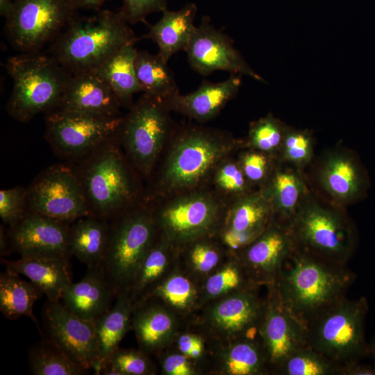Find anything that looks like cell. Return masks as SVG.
I'll return each instance as SVG.
<instances>
[{
  "label": "cell",
  "mask_w": 375,
  "mask_h": 375,
  "mask_svg": "<svg viewBox=\"0 0 375 375\" xmlns=\"http://www.w3.org/2000/svg\"><path fill=\"white\" fill-rule=\"evenodd\" d=\"M178 248L160 231L145 256L129 288L133 301L142 299L147 294L177 265Z\"/></svg>",
  "instance_id": "33"
},
{
  "label": "cell",
  "mask_w": 375,
  "mask_h": 375,
  "mask_svg": "<svg viewBox=\"0 0 375 375\" xmlns=\"http://www.w3.org/2000/svg\"><path fill=\"white\" fill-rule=\"evenodd\" d=\"M252 285L255 284L250 281L235 254L231 252L226 261L201 282V307L212 300Z\"/></svg>",
  "instance_id": "38"
},
{
  "label": "cell",
  "mask_w": 375,
  "mask_h": 375,
  "mask_svg": "<svg viewBox=\"0 0 375 375\" xmlns=\"http://www.w3.org/2000/svg\"><path fill=\"white\" fill-rule=\"evenodd\" d=\"M43 321L45 340L75 364L94 370L98 360L94 321L76 315L60 301L49 300L44 305Z\"/></svg>",
  "instance_id": "16"
},
{
  "label": "cell",
  "mask_w": 375,
  "mask_h": 375,
  "mask_svg": "<svg viewBox=\"0 0 375 375\" xmlns=\"http://www.w3.org/2000/svg\"><path fill=\"white\" fill-rule=\"evenodd\" d=\"M41 294L33 283L23 280L19 274L8 269L1 274L0 311L6 318H33L34 303Z\"/></svg>",
  "instance_id": "37"
},
{
  "label": "cell",
  "mask_w": 375,
  "mask_h": 375,
  "mask_svg": "<svg viewBox=\"0 0 375 375\" xmlns=\"http://www.w3.org/2000/svg\"><path fill=\"white\" fill-rule=\"evenodd\" d=\"M123 117L52 110L46 113L45 138L58 156L78 162L118 135Z\"/></svg>",
  "instance_id": "13"
},
{
  "label": "cell",
  "mask_w": 375,
  "mask_h": 375,
  "mask_svg": "<svg viewBox=\"0 0 375 375\" xmlns=\"http://www.w3.org/2000/svg\"><path fill=\"white\" fill-rule=\"evenodd\" d=\"M0 244L1 258H2L8 252V245L9 244L7 233H5L2 226H1Z\"/></svg>",
  "instance_id": "52"
},
{
  "label": "cell",
  "mask_w": 375,
  "mask_h": 375,
  "mask_svg": "<svg viewBox=\"0 0 375 375\" xmlns=\"http://www.w3.org/2000/svg\"><path fill=\"white\" fill-rule=\"evenodd\" d=\"M273 219V208L268 196L262 189H257L237 199L219 231H231L254 240Z\"/></svg>",
  "instance_id": "31"
},
{
  "label": "cell",
  "mask_w": 375,
  "mask_h": 375,
  "mask_svg": "<svg viewBox=\"0 0 375 375\" xmlns=\"http://www.w3.org/2000/svg\"><path fill=\"white\" fill-rule=\"evenodd\" d=\"M215 239L216 236L203 238L178 249L177 265L200 283L231 253Z\"/></svg>",
  "instance_id": "35"
},
{
  "label": "cell",
  "mask_w": 375,
  "mask_h": 375,
  "mask_svg": "<svg viewBox=\"0 0 375 375\" xmlns=\"http://www.w3.org/2000/svg\"><path fill=\"white\" fill-rule=\"evenodd\" d=\"M369 355H371L374 360V368L375 369V338H374L368 344Z\"/></svg>",
  "instance_id": "54"
},
{
  "label": "cell",
  "mask_w": 375,
  "mask_h": 375,
  "mask_svg": "<svg viewBox=\"0 0 375 375\" xmlns=\"http://www.w3.org/2000/svg\"><path fill=\"white\" fill-rule=\"evenodd\" d=\"M340 367L306 345L292 353L281 365L276 374L334 375Z\"/></svg>",
  "instance_id": "42"
},
{
  "label": "cell",
  "mask_w": 375,
  "mask_h": 375,
  "mask_svg": "<svg viewBox=\"0 0 375 375\" xmlns=\"http://www.w3.org/2000/svg\"><path fill=\"white\" fill-rule=\"evenodd\" d=\"M287 126L272 114L251 122L246 147L278 158Z\"/></svg>",
  "instance_id": "41"
},
{
  "label": "cell",
  "mask_w": 375,
  "mask_h": 375,
  "mask_svg": "<svg viewBox=\"0 0 375 375\" xmlns=\"http://www.w3.org/2000/svg\"><path fill=\"white\" fill-rule=\"evenodd\" d=\"M117 294L101 266L88 268L83 278L72 283L60 301L76 315L96 322L112 305Z\"/></svg>",
  "instance_id": "26"
},
{
  "label": "cell",
  "mask_w": 375,
  "mask_h": 375,
  "mask_svg": "<svg viewBox=\"0 0 375 375\" xmlns=\"http://www.w3.org/2000/svg\"><path fill=\"white\" fill-rule=\"evenodd\" d=\"M276 160L271 155L248 148L240 155L238 162L251 185L260 189L268 181Z\"/></svg>",
  "instance_id": "44"
},
{
  "label": "cell",
  "mask_w": 375,
  "mask_h": 375,
  "mask_svg": "<svg viewBox=\"0 0 375 375\" xmlns=\"http://www.w3.org/2000/svg\"><path fill=\"white\" fill-rule=\"evenodd\" d=\"M110 223L94 215L81 217L69 226V248L88 268L101 266L108 246Z\"/></svg>",
  "instance_id": "32"
},
{
  "label": "cell",
  "mask_w": 375,
  "mask_h": 375,
  "mask_svg": "<svg viewBox=\"0 0 375 375\" xmlns=\"http://www.w3.org/2000/svg\"><path fill=\"white\" fill-rule=\"evenodd\" d=\"M79 8L98 9L108 0H74Z\"/></svg>",
  "instance_id": "51"
},
{
  "label": "cell",
  "mask_w": 375,
  "mask_h": 375,
  "mask_svg": "<svg viewBox=\"0 0 375 375\" xmlns=\"http://www.w3.org/2000/svg\"><path fill=\"white\" fill-rule=\"evenodd\" d=\"M164 375H199L194 361L170 347L156 356Z\"/></svg>",
  "instance_id": "47"
},
{
  "label": "cell",
  "mask_w": 375,
  "mask_h": 375,
  "mask_svg": "<svg viewBox=\"0 0 375 375\" xmlns=\"http://www.w3.org/2000/svg\"><path fill=\"white\" fill-rule=\"evenodd\" d=\"M169 110L163 99L143 93L123 117L119 142L144 175L151 173L168 135Z\"/></svg>",
  "instance_id": "12"
},
{
  "label": "cell",
  "mask_w": 375,
  "mask_h": 375,
  "mask_svg": "<svg viewBox=\"0 0 375 375\" xmlns=\"http://www.w3.org/2000/svg\"><path fill=\"white\" fill-rule=\"evenodd\" d=\"M339 375H375L374 367L363 365L359 362L352 363L346 366L340 367L338 371Z\"/></svg>",
  "instance_id": "50"
},
{
  "label": "cell",
  "mask_w": 375,
  "mask_h": 375,
  "mask_svg": "<svg viewBox=\"0 0 375 375\" xmlns=\"http://www.w3.org/2000/svg\"><path fill=\"white\" fill-rule=\"evenodd\" d=\"M238 144L231 138L213 130L192 128L183 131L165 164L162 188L178 191L197 185Z\"/></svg>",
  "instance_id": "9"
},
{
  "label": "cell",
  "mask_w": 375,
  "mask_h": 375,
  "mask_svg": "<svg viewBox=\"0 0 375 375\" xmlns=\"http://www.w3.org/2000/svg\"><path fill=\"white\" fill-rule=\"evenodd\" d=\"M356 278L346 265L331 263L297 247L272 285L285 308L301 324L346 297Z\"/></svg>",
  "instance_id": "1"
},
{
  "label": "cell",
  "mask_w": 375,
  "mask_h": 375,
  "mask_svg": "<svg viewBox=\"0 0 375 375\" xmlns=\"http://www.w3.org/2000/svg\"><path fill=\"white\" fill-rule=\"evenodd\" d=\"M314 146L315 139L311 131L287 126L277 158L306 172L315 158Z\"/></svg>",
  "instance_id": "40"
},
{
  "label": "cell",
  "mask_w": 375,
  "mask_h": 375,
  "mask_svg": "<svg viewBox=\"0 0 375 375\" xmlns=\"http://www.w3.org/2000/svg\"><path fill=\"white\" fill-rule=\"evenodd\" d=\"M289 228L298 249L331 263L346 265L358 245V232L346 209L312 189Z\"/></svg>",
  "instance_id": "3"
},
{
  "label": "cell",
  "mask_w": 375,
  "mask_h": 375,
  "mask_svg": "<svg viewBox=\"0 0 375 375\" xmlns=\"http://www.w3.org/2000/svg\"><path fill=\"white\" fill-rule=\"evenodd\" d=\"M135 302L129 290L118 293L110 309L95 322L98 360L93 372L100 371L111 354L132 327Z\"/></svg>",
  "instance_id": "30"
},
{
  "label": "cell",
  "mask_w": 375,
  "mask_h": 375,
  "mask_svg": "<svg viewBox=\"0 0 375 375\" xmlns=\"http://www.w3.org/2000/svg\"><path fill=\"white\" fill-rule=\"evenodd\" d=\"M135 70L143 93L166 99L179 92L172 71L158 53L138 51Z\"/></svg>",
  "instance_id": "36"
},
{
  "label": "cell",
  "mask_w": 375,
  "mask_h": 375,
  "mask_svg": "<svg viewBox=\"0 0 375 375\" xmlns=\"http://www.w3.org/2000/svg\"><path fill=\"white\" fill-rule=\"evenodd\" d=\"M200 374L265 375L270 374L259 337L223 342L206 340V353L198 362Z\"/></svg>",
  "instance_id": "21"
},
{
  "label": "cell",
  "mask_w": 375,
  "mask_h": 375,
  "mask_svg": "<svg viewBox=\"0 0 375 375\" xmlns=\"http://www.w3.org/2000/svg\"><path fill=\"white\" fill-rule=\"evenodd\" d=\"M263 287L252 285L205 303L186 328L214 342L258 337L267 303Z\"/></svg>",
  "instance_id": "8"
},
{
  "label": "cell",
  "mask_w": 375,
  "mask_h": 375,
  "mask_svg": "<svg viewBox=\"0 0 375 375\" xmlns=\"http://www.w3.org/2000/svg\"><path fill=\"white\" fill-rule=\"evenodd\" d=\"M267 287V303L258 328L270 374H276L292 353L308 345L304 326L283 304L274 287Z\"/></svg>",
  "instance_id": "19"
},
{
  "label": "cell",
  "mask_w": 375,
  "mask_h": 375,
  "mask_svg": "<svg viewBox=\"0 0 375 375\" xmlns=\"http://www.w3.org/2000/svg\"><path fill=\"white\" fill-rule=\"evenodd\" d=\"M74 0H15L6 17L5 33L22 53L42 51L77 16Z\"/></svg>",
  "instance_id": "10"
},
{
  "label": "cell",
  "mask_w": 375,
  "mask_h": 375,
  "mask_svg": "<svg viewBox=\"0 0 375 375\" xmlns=\"http://www.w3.org/2000/svg\"><path fill=\"white\" fill-rule=\"evenodd\" d=\"M71 224L27 212L7 235L11 249L21 256L69 258Z\"/></svg>",
  "instance_id": "20"
},
{
  "label": "cell",
  "mask_w": 375,
  "mask_h": 375,
  "mask_svg": "<svg viewBox=\"0 0 375 375\" xmlns=\"http://www.w3.org/2000/svg\"><path fill=\"white\" fill-rule=\"evenodd\" d=\"M365 298L346 297L324 309L306 326L307 344L340 367L369 356L365 338Z\"/></svg>",
  "instance_id": "6"
},
{
  "label": "cell",
  "mask_w": 375,
  "mask_h": 375,
  "mask_svg": "<svg viewBox=\"0 0 375 375\" xmlns=\"http://www.w3.org/2000/svg\"><path fill=\"white\" fill-rule=\"evenodd\" d=\"M242 83L241 75L231 74L217 83L204 81L188 94L179 92L164 99L170 110L199 122H206L219 114L226 104L238 94Z\"/></svg>",
  "instance_id": "25"
},
{
  "label": "cell",
  "mask_w": 375,
  "mask_h": 375,
  "mask_svg": "<svg viewBox=\"0 0 375 375\" xmlns=\"http://www.w3.org/2000/svg\"><path fill=\"white\" fill-rule=\"evenodd\" d=\"M194 3H189L178 10H164L160 19L150 26L142 38L151 40L158 48V56L166 62L180 51H185L196 30L197 12Z\"/></svg>",
  "instance_id": "28"
},
{
  "label": "cell",
  "mask_w": 375,
  "mask_h": 375,
  "mask_svg": "<svg viewBox=\"0 0 375 375\" xmlns=\"http://www.w3.org/2000/svg\"><path fill=\"white\" fill-rule=\"evenodd\" d=\"M157 366L151 356L135 349H117L102 367L99 374L153 375Z\"/></svg>",
  "instance_id": "43"
},
{
  "label": "cell",
  "mask_w": 375,
  "mask_h": 375,
  "mask_svg": "<svg viewBox=\"0 0 375 375\" xmlns=\"http://www.w3.org/2000/svg\"><path fill=\"white\" fill-rule=\"evenodd\" d=\"M167 0H123L120 12L128 24L144 22L151 13L167 9Z\"/></svg>",
  "instance_id": "49"
},
{
  "label": "cell",
  "mask_w": 375,
  "mask_h": 375,
  "mask_svg": "<svg viewBox=\"0 0 375 375\" xmlns=\"http://www.w3.org/2000/svg\"><path fill=\"white\" fill-rule=\"evenodd\" d=\"M153 215L159 231L178 249L216 236L222 222L218 203L206 194L177 198Z\"/></svg>",
  "instance_id": "15"
},
{
  "label": "cell",
  "mask_w": 375,
  "mask_h": 375,
  "mask_svg": "<svg viewBox=\"0 0 375 375\" xmlns=\"http://www.w3.org/2000/svg\"><path fill=\"white\" fill-rule=\"evenodd\" d=\"M6 67L13 83L6 110L22 123L54 109L72 75L49 52L42 51L10 57Z\"/></svg>",
  "instance_id": "4"
},
{
  "label": "cell",
  "mask_w": 375,
  "mask_h": 375,
  "mask_svg": "<svg viewBox=\"0 0 375 375\" xmlns=\"http://www.w3.org/2000/svg\"><path fill=\"white\" fill-rule=\"evenodd\" d=\"M138 40L130 42L108 58L95 72L110 87L122 106L129 105L133 95L142 92L135 70Z\"/></svg>",
  "instance_id": "34"
},
{
  "label": "cell",
  "mask_w": 375,
  "mask_h": 375,
  "mask_svg": "<svg viewBox=\"0 0 375 375\" xmlns=\"http://www.w3.org/2000/svg\"><path fill=\"white\" fill-rule=\"evenodd\" d=\"M119 143L118 133L76 167L92 215L106 221L127 210L135 195L132 174Z\"/></svg>",
  "instance_id": "5"
},
{
  "label": "cell",
  "mask_w": 375,
  "mask_h": 375,
  "mask_svg": "<svg viewBox=\"0 0 375 375\" xmlns=\"http://www.w3.org/2000/svg\"><path fill=\"white\" fill-rule=\"evenodd\" d=\"M215 183L224 192L237 197L244 196L253 190L238 161L224 162L217 167Z\"/></svg>",
  "instance_id": "46"
},
{
  "label": "cell",
  "mask_w": 375,
  "mask_h": 375,
  "mask_svg": "<svg viewBox=\"0 0 375 375\" xmlns=\"http://www.w3.org/2000/svg\"><path fill=\"white\" fill-rule=\"evenodd\" d=\"M185 322L160 301L147 299L135 303L132 327L139 349L156 356L169 348Z\"/></svg>",
  "instance_id": "22"
},
{
  "label": "cell",
  "mask_w": 375,
  "mask_h": 375,
  "mask_svg": "<svg viewBox=\"0 0 375 375\" xmlns=\"http://www.w3.org/2000/svg\"><path fill=\"white\" fill-rule=\"evenodd\" d=\"M28 360L29 372L34 375H83L89 372L47 340L31 348Z\"/></svg>",
  "instance_id": "39"
},
{
  "label": "cell",
  "mask_w": 375,
  "mask_h": 375,
  "mask_svg": "<svg viewBox=\"0 0 375 375\" xmlns=\"http://www.w3.org/2000/svg\"><path fill=\"white\" fill-rule=\"evenodd\" d=\"M127 210L110 221L108 246L101 265L116 294L129 290L160 232L151 212Z\"/></svg>",
  "instance_id": "7"
},
{
  "label": "cell",
  "mask_w": 375,
  "mask_h": 375,
  "mask_svg": "<svg viewBox=\"0 0 375 375\" xmlns=\"http://www.w3.org/2000/svg\"><path fill=\"white\" fill-rule=\"evenodd\" d=\"M121 106L110 87L95 71H90L71 75L58 105L53 110L117 117L122 116Z\"/></svg>",
  "instance_id": "23"
},
{
  "label": "cell",
  "mask_w": 375,
  "mask_h": 375,
  "mask_svg": "<svg viewBox=\"0 0 375 375\" xmlns=\"http://www.w3.org/2000/svg\"><path fill=\"white\" fill-rule=\"evenodd\" d=\"M27 212V188L17 186L0 191V217L8 228L16 225Z\"/></svg>",
  "instance_id": "45"
},
{
  "label": "cell",
  "mask_w": 375,
  "mask_h": 375,
  "mask_svg": "<svg viewBox=\"0 0 375 375\" xmlns=\"http://www.w3.org/2000/svg\"><path fill=\"white\" fill-rule=\"evenodd\" d=\"M200 289L201 283L176 265L140 301H160L187 324L201 307Z\"/></svg>",
  "instance_id": "29"
},
{
  "label": "cell",
  "mask_w": 375,
  "mask_h": 375,
  "mask_svg": "<svg viewBox=\"0 0 375 375\" xmlns=\"http://www.w3.org/2000/svg\"><path fill=\"white\" fill-rule=\"evenodd\" d=\"M261 189L271 201L273 220L288 226L311 191L306 172L278 158L268 181Z\"/></svg>",
  "instance_id": "24"
},
{
  "label": "cell",
  "mask_w": 375,
  "mask_h": 375,
  "mask_svg": "<svg viewBox=\"0 0 375 375\" xmlns=\"http://www.w3.org/2000/svg\"><path fill=\"white\" fill-rule=\"evenodd\" d=\"M295 249L289 226L273 220L251 243L234 253L252 283L269 286L275 283Z\"/></svg>",
  "instance_id": "18"
},
{
  "label": "cell",
  "mask_w": 375,
  "mask_h": 375,
  "mask_svg": "<svg viewBox=\"0 0 375 375\" xmlns=\"http://www.w3.org/2000/svg\"><path fill=\"white\" fill-rule=\"evenodd\" d=\"M185 51L191 67L202 76L220 70L265 82L250 67L232 40L213 26L208 16L201 18Z\"/></svg>",
  "instance_id": "17"
},
{
  "label": "cell",
  "mask_w": 375,
  "mask_h": 375,
  "mask_svg": "<svg viewBox=\"0 0 375 375\" xmlns=\"http://www.w3.org/2000/svg\"><path fill=\"white\" fill-rule=\"evenodd\" d=\"M309 167L311 175L306 174L311 189L333 204L347 209L367 197L368 172L351 149L342 145L328 148Z\"/></svg>",
  "instance_id": "11"
},
{
  "label": "cell",
  "mask_w": 375,
  "mask_h": 375,
  "mask_svg": "<svg viewBox=\"0 0 375 375\" xmlns=\"http://www.w3.org/2000/svg\"><path fill=\"white\" fill-rule=\"evenodd\" d=\"M13 2L12 0H0V15L1 17H6L10 12Z\"/></svg>",
  "instance_id": "53"
},
{
  "label": "cell",
  "mask_w": 375,
  "mask_h": 375,
  "mask_svg": "<svg viewBox=\"0 0 375 375\" xmlns=\"http://www.w3.org/2000/svg\"><path fill=\"white\" fill-rule=\"evenodd\" d=\"M27 210L69 224L92 215L76 167L57 164L38 174L27 188Z\"/></svg>",
  "instance_id": "14"
},
{
  "label": "cell",
  "mask_w": 375,
  "mask_h": 375,
  "mask_svg": "<svg viewBox=\"0 0 375 375\" xmlns=\"http://www.w3.org/2000/svg\"><path fill=\"white\" fill-rule=\"evenodd\" d=\"M171 347L196 363L200 361L206 353V339L199 333L186 327L177 334Z\"/></svg>",
  "instance_id": "48"
},
{
  "label": "cell",
  "mask_w": 375,
  "mask_h": 375,
  "mask_svg": "<svg viewBox=\"0 0 375 375\" xmlns=\"http://www.w3.org/2000/svg\"><path fill=\"white\" fill-rule=\"evenodd\" d=\"M119 11L76 16L48 52L71 74L96 70L126 44L139 40Z\"/></svg>",
  "instance_id": "2"
},
{
  "label": "cell",
  "mask_w": 375,
  "mask_h": 375,
  "mask_svg": "<svg viewBox=\"0 0 375 375\" xmlns=\"http://www.w3.org/2000/svg\"><path fill=\"white\" fill-rule=\"evenodd\" d=\"M1 262L6 269L28 278L49 301H60L72 283L69 258L21 256Z\"/></svg>",
  "instance_id": "27"
}]
</instances>
